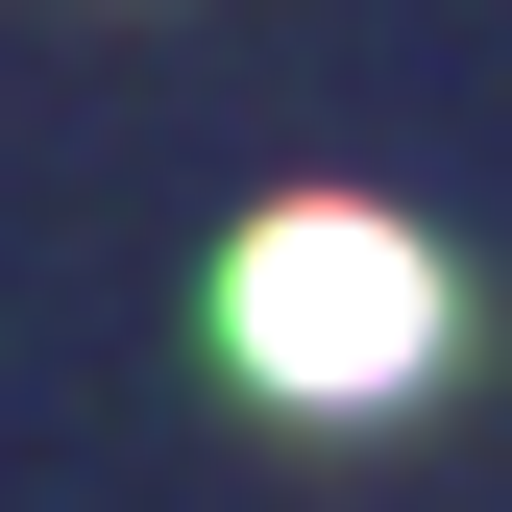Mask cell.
Instances as JSON below:
<instances>
[{"label": "cell", "instance_id": "cell-1", "mask_svg": "<svg viewBox=\"0 0 512 512\" xmlns=\"http://www.w3.org/2000/svg\"><path fill=\"white\" fill-rule=\"evenodd\" d=\"M220 342L269 366V391L366 415V391H415V366H439V244H415V220H366V196H293V220H244Z\"/></svg>", "mask_w": 512, "mask_h": 512}]
</instances>
